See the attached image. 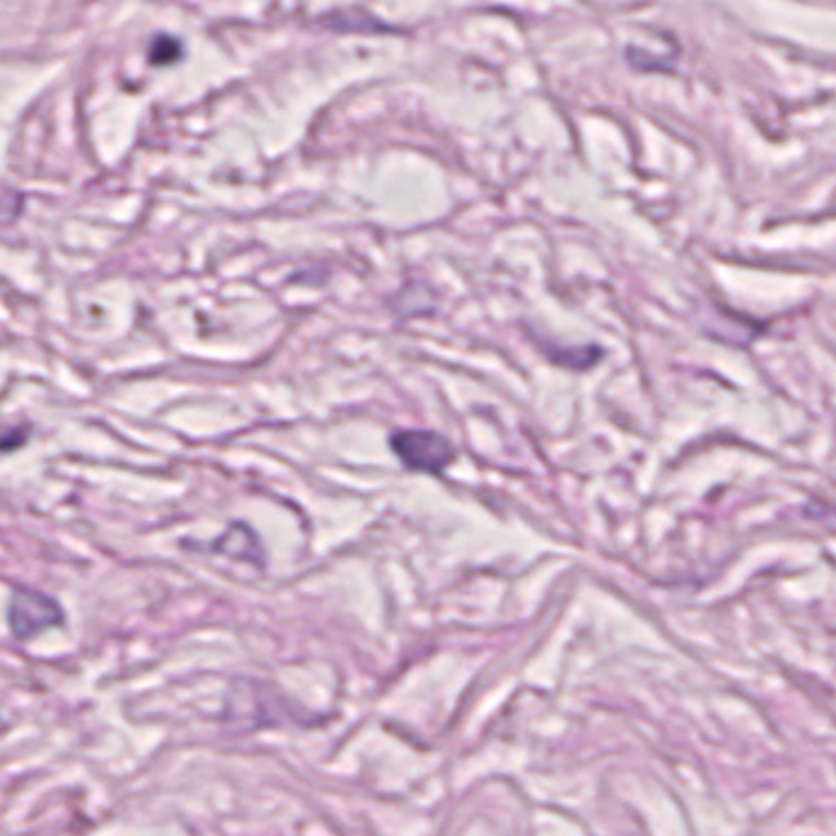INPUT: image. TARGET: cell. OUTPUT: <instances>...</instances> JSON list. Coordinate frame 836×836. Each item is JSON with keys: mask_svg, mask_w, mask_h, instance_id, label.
<instances>
[{"mask_svg": "<svg viewBox=\"0 0 836 836\" xmlns=\"http://www.w3.org/2000/svg\"><path fill=\"white\" fill-rule=\"evenodd\" d=\"M392 451L402 463L421 473L438 475L455 460V448L436 431H399L392 436Z\"/></svg>", "mask_w": 836, "mask_h": 836, "instance_id": "cell-1", "label": "cell"}, {"mask_svg": "<svg viewBox=\"0 0 836 836\" xmlns=\"http://www.w3.org/2000/svg\"><path fill=\"white\" fill-rule=\"evenodd\" d=\"M61 622L59 604L37 590L20 588L10 600L8 624L18 639H33L35 634L57 626Z\"/></svg>", "mask_w": 836, "mask_h": 836, "instance_id": "cell-2", "label": "cell"}]
</instances>
